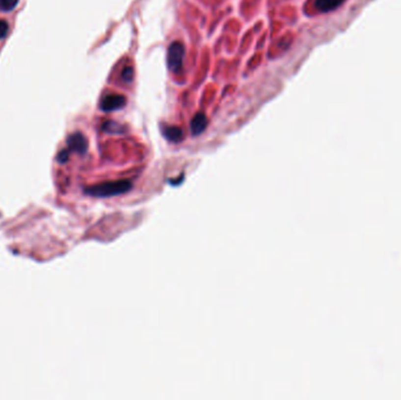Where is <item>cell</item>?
<instances>
[{
  "label": "cell",
  "mask_w": 401,
  "mask_h": 400,
  "mask_svg": "<svg viewBox=\"0 0 401 400\" xmlns=\"http://www.w3.org/2000/svg\"><path fill=\"white\" fill-rule=\"evenodd\" d=\"M132 188V183L129 181H115V182H107L101 183V185L93 186L84 189V192L87 195L94 197H109L115 196V195L123 194L127 192Z\"/></svg>",
  "instance_id": "cell-1"
},
{
  "label": "cell",
  "mask_w": 401,
  "mask_h": 400,
  "mask_svg": "<svg viewBox=\"0 0 401 400\" xmlns=\"http://www.w3.org/2000/svg\"><path fill=\"white\" fill-rule=\"evenodd\" d=\"M185 59V46L179 41H175L168 48V67L171 72H179L182 68Z\"/></svg>",
  "instance_id": "cell-2"
},
{
  "label": "cell",
  "mask_w": 401,
  "mask_h": 400,
  "mask_svg": "<svg viewBox=\"0 0 401 400\" xmlns=\"http://www.w3.org/2000/svg\"><path fill=\"white\" fill-rule=\"evenodd\" d=\"M126 105V98L120 94L106 95L101 101V109L104 112H113V110L121 109Z\"/></svg>",
  "instance_id": "cell-3"
},
{
  "label": "cell",
  "mask_w": 401,
  "mask_h": 400,
  "mask_svg": "<svg viewBox=\"0 0 401 400\" xmlns=\"http://www.w3.org/2000/svg\"><path fill=\"white\" fill-rule=\"evenodd\" d=\"M67 146L69 152H75L78 154H84L88 148L86 137L81 133H74L67 139Z\"/></svg>",
  "instance_id": "cell-4"
},
{
  "label": "cell",
  "mask_w": 401,
  "mask_h": 400,
  "mask_svg": "<svg viewBox=\"0 0 401 400\" xmlns=\"http://www.w3.org/2000/svg\"><path fill=\"white\" fill-rule=\"evenodd\" d=\"M208 125V120L207 116L204 115L203 113H197L191 120V125H190V129H191V133L194 135H200L204 132V129L207 128Z\"/></svg>",
  "instance_id": "cell-5"
},
{
  "label": "cell",
  "mask_w": 401,
  "mask_h": 400,
  "mask_svg": "<svg viewBox=\"0 0 401 400\" xmlns=\"http://www.w3.org/2000/svg\"><path fill=\"white\" fill-rule=\"evenodd\" d=\"M344 1L345 0H316V8L318 11L326 13V12L334 11L339 6H342Z\"/></svg>",
  "instance_id": "cell-6"
},
{
  "label": "cell",
  "mask_w": 401,
  "mask_h": 400,
  "mask_svg": "<svg viewBox=\"0 0 401 400\" xmlns=\"http://www.w3.org/2000/svg\"><path fill=\"white\" fill-rule=\"evenodd\" d=\"M163 135L165 136V139L169 141L179 142V141L182 140L183 132L179 127H165L163 129Z\"/></svg>",
  "instance_id": "cell-7"
},
{
  "label": "cell",
  "mask_w": 401,
  "mask_h": 400,
  "mask_svg": "<svg viewBox=\"0 0 401 400\" xmlns=\"http://www.w3.org/2000/svg\"><path fill=\"white\" fill-rule=\"evenodd\" d=\"M19 0H0V12H10L17 7Z\"/></svg>",
  "instance_id": "cell-8"
},
{
  "label": "cell",
  "mask_w": 401,
  "mask_h": 400,
  "mask_svg": "<svg viewBox=\"0 0 401 400\" xmlns=\"http://www.w3.org/2000/svg\"><path fill=\"white\" fill-rule=\"evenodd\" d=\"M133 75H134V71H133L132 67H125V70L122 71V79L127 82H131L133 80Z\"/></svg>",
  "instance_id": "cell-9"
},
{
  "label": "cell",
  "mask_w": 401,
  "mask_h": 400,
  "mask_svg": "<svg viewBox=\"0 0 401 400\" xmlns=\"http://www.w3.org/2000/svg\"><path fill=\"white\" fill-rule=\"evenodd\" d=\"M8 33V24L5 20L0 19V40L4 39Z\"/></svg>",
  "instance_id": "cell-10"
},
{
  "label": "cell",
  "mask_w": 401,
  "mask_h": 400,
  "mask_svg": "<svg viewBox=\"0 0 401 400\" xmlns=\"http://www.w3.org/2000/svg\"><path fill=\"white\" fill-rule=\"evenodd\" d=\"M68 156H69V150L63 149L58 154V161L60 162V163H65V162L68 161Z\"/></svg>",
  "instance_id": "cell-11"
}]
</instances>
